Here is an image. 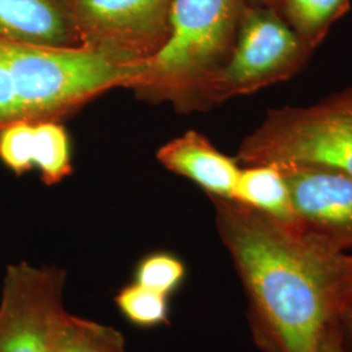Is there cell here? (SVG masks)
Listing matches in <instances>:
<instances>
[{
    "mask_svg": "<svg viewBox=\"0 0 352 352\" xmlns=\"http://www.w3.org/2000/svg\"><path fill=\"white\" fill-rule=\"evenodd\" d=\"M157 160L168 171L197 184L209 197L232 200L241 171L239 164L201 133L188 131L168 141L157 151Z\"/></svg>",
    "mask_w": 352,
    "mask_h": 352,
    "instance_id": "9",
    "label": "cell"
},
{
    "mask_svg": "<svg viewBox=\"0 0 352 352\" xmlns=\"http://www.w3.org/2000/svg\"><path fill=\"white\" fill-rule=\"evenodd\" d=\"M65 272L26 261L10 265L0 299V352H51L67 314Z\"/></svg>",
    "mask_w": 352,
    "mask_h": 352,
    "instance_id": "7",
    "label": "cell"
},
{
    "mask_svg": "<svg viewBox=\"0 0 352 352\" xmlns=\"http://www.w3.org/2000/svg\"><path fill=\"white\" fill-rule=\"evenodd\" d=\"M342 302L344 305H352V254L347 257L346 272L342 282Z\"/></svg>",
    "mask_w": 352,
    "mask_h": 352,
    "instance_id": "20",
    "label": "cell"
},
{
    "mask_svg": "<svg viewBox=\"0 0 352 352\" xmlns=\"http://www.w3.org/2000/svg\"><path fill=\"white\" fill-rule=\"evenodd\" d=\"M187 274L184 263L170 252H153L136 265L133 282L171 296L180 289Z\"/></svg>",
    "mask_w": 352,
    "mask_h": 352,
    "instance_id": "16",
    "label": "cell"
},
{
    "mask_svg": "<svg viewBox=\"0 0 352 352\" xmlns=\"http://www.w3.org/2000/svg\"><path fill=\"white\" fill-rule=\"evenodd\" d=\"M312 51L276 7L245 3L231 56L209 89L208 109L287 80Z\"/></svg>",
    "mask_w": 352,
    "mask_h": 352,
    "instance_id": "5",
    "label": "cell"
},
{
    "mask_svg": "<svg viewBox=\"0 0 352 352\" xmlns=\"http://www.w3.org/2000/svg\"><path fill=\"white\" fill-rule=\"evenodd\" d=\"M115 304L126 320L139 327H157L168 324V296L132 282L119 289Z\"/></svg>",
    "mask_w": 352,
    "mask_h": 352,
    "instance_id": "15",
    "label": "cell"
},
{
    "mask_svg": "<svg viewBox=\"0 0 352 352\" xmlns=\"http://www.w3.org/2000/svg\"><path fill=\"white\" fill-rule=\"evenodd\" d=\"M320 352H344L343 351V346H342V340H340L338 321L334 325H331V327L327 330V336L322 340Z\"/></svg>",
    "mask_w": 352,
    "mask_h": 352,
    "instance_id": "19",
    "label": "cell"
},
{
    "mask_svg": "<svg viewBox=\"0 0 352 352\" xmlns=\"http://www.w3.org/2000/svg\"><path fill=\"white\" fill-rule=\"evenodd\" d=\"M247 3L254 6H270L277 8L278 0H247Z\"/></svg>",
    "mask_w": 352,
    "mask_h": 352,
    "instance_id": "21",
    "label": "cell"
},
{
    "mask_svg": "<svg viewBox=\"0 0 352 352\" xmlns=\"http://www.w3.org/2000/svg\"><path fill=\"white\" fill-rule=\"evenodd\" d=\"M247 0H173L170 34L131 90L141 101L187 113L208 110V93L235 45Z\"/></svg>",
    "mask_w": 352,
    "mask_h": 352,
    "instance_id": "3",
    "label": "cell"
},
{
    "mask_svg": "<svg viewBox=\"0 0 352 352\" xmlns=\"http://www.w3.org/2000/svg\"><path fill=\"white\" fill-rule=\"evenodd\" d=\"M235 160L245 166L314 164L352 177V89L309 107L269 111Z\"/></svg>",
    "mask_w": 352,
    "mask_h": 352,
    "instance_id": "4",
    "label": "cell"
},
{
    "mask_svg": "<svg viewBox=\"0 0 352 352\" xmlns=\"http://www.w3.org/2000/svg\"><path fill=\"white\" fill-rule=\"evenodd\" d=\"M296 223L340 251L352 248V177L314 164H278Z\"/></svg>",
    "mask_w": 352,
    "mask_h": 352,
    "instance_id": "8",
    "label": "cell"
},
{
    "mask_svg": "<svg viewBox=\"0 0 352 352\" xmlns=\"http://www.w3.org/2000/svg\"><path fill=\"white\" fill-rule=\"evenodd\" d=\"M33 126L34 122H17L0 129V161L16 175L33 170Z\"/></svg>",
    "mask_w": 352,
    "mask_h": 352,
    "instance_id": "17",
    "label": "cell"
},
{
    "mask_svg": "<svg viewBox=\"0 0 352 352\" xmlns=\"http://www.w3.org/2000/svg\"><path fill=\"white\" fill-rule=\"evenodd\" d=\"M51 352H126L120 331L93 320L65 314Z\"/></svg>",
    "mask_w": 352,
    "mask_h": 352,
    "instance_id": "14",
    "label": "cell"
},
{
    "mask_svg": "<svg viewBox=\"0 0 352 352\" xmlns=\"http://www.w3.org/2000/svg\"><path fill=\"white\" fill-rule=\"evenodd\" d=\"M277 10L296 36L315 50L330 26L350 10V0H278Z\"/></svg>",
    "mask_w": 352,
    "mask_h": 352,
    "instance_id": "12",
    "label": "cell"
},
{
    "mask_svg": "<svg viewBox=\"0 0 352 352\" xmlns=\"http://www.w3.org/2000/svg\"><path fill=\"white\" fill-rule=\"evenodd\" d=\"M32 164L46 186L59 184L72 174L71 141L60 122H34Z\"/></svg>",
    "mask_w": 352,
    "mask_h": 352,
    "instance_id": "13",
    "label": "cell"
},
{
    "mask_svg": "<svg viewBox=\"0 0 352 352\" xmlns=\"http://www.w3.org/2000/svg\"><path fill=\"white\" fill-rule=\"evenodd\" d=\"M343 351L352 352V305H344L338 316Z\"/></svg>",
    "mask_w": 352,
    "mask_h": 352,
    "instance_id": "18",
    "label": "cell"
},
{
    "mask_svg": "<svg viewBox=\"0 0 352 352\" xmlns=\"http://www.w3.org/2000/svg\"><path fill=\"white\" fill-rule=\"evenodd\" d=\"M144 64L115 63L93 51L0 38V129L17 122H60L115 88H131Z\"/></svg>",
    "mask_w": 352,
    "mask_h": 352,
    "instance_id": "2",
    "label": "cell"
},
{
    "mask_svg": "<svg viewBox=\"0 0 352 352\" xmlns=\"http://www.w3.org/2000/svg\"><path fill=\"white\" fill-rule=\"evenodd\" d=\"M80 47L115 63L146 64L170 34L173 0H65Z\"/></svg>",
    "mask_w": 352,
    "mask_h": 352,
    "instance_id": "6",
    "label": "cell"
},
{
    "mask_svg": "<svg viewBox=\"0 0 352 352\" xmlns=\"http://www.w3.org/2000/svg\"><path fill=\"white\" fill-rule=\"evenodd\" d=\"M217 230L248 299L263 352H320L343 308L347 257L298 223L235 200L210 197Z\"/></svg>",
    "mask_w": 352,
    "mask_h": 352,
    "instance_id": "1",
    "label": "cell"
},
{
    "mask_svg": "<svg viewBox=\"0 0 352 352\" xmlns=\"http://www.w3.org/2000/svg\"><path fill=\"white\" fill-rule=\"evenodd\" d=\"M0 38L55 49L80 47L65 0H0Z\"/></svg>",
    "mask_w": 352,
    "mask_h": 352,
    "instance_id": "10",
    "label": "cell"
},
{
    "mask_svg": "<svg viewBox=\"0 0 352 352\" xmlns=\"http://www.w3.org/2000/svg\"><path fill=\"white\" fill-rule=\"evenodd\" d=\"M232 200L280 222L296 223L289 186L278 164H254L241 168Z\"/></svg>",
    "mask_w": 352,
    "mask_h": 352,
    "instance_id": "11",
    "label": "cell"
}]
</instances>
